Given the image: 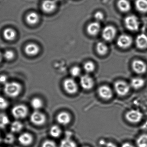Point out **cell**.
<instances>
[{
  "label": "cell",
  "instance_id": "obj_1",
  "mask_svg": "<svg viewBox=\"0 0 147 147\" xmlns=\"http://www.w3.org/2000/svg\"><path fill=\"white\" fill-rule=\"evenodd\" d=\"M4 85V92L9 97L16 98L21 93L22 86L18 82H7Z\"/></svg>",
  "mask_w": 147,
  "mask_h": 147
},
{
  "label": "cell",
  "instance_id": "obj_2",
  "mask_svg": "<svg viewBox=\"0 0 147 147\" xmlns=\"http://www.w3.org/2000/svg\"><path fill=\"white\" fill-rule=\"evenodd\" d=\"M28 108L24 105H18L13 107L11 113L13 117L17 119H23L26 117L28 114Z\"/></svg>",
  "mask_w": 147,
  "mask_h": 147
},
{
  "label": "cell",
  "instance_id": "obj_3",
  "mask_svg": "<svg viewBox=\"0 0 147 147\" xmlns=\"http://www.w3.org/2000/svg\"><path fill=\"white\" fill-rule=\"evenodd\" d=\"M114 89L117 94L120 96H124L129 92L130 86L125 82L118 81L114 84Z\"/></svg>",
  "mask_w": 147,
  "mask_h": 147
},
{
  "label": "cell",
  "instance_id": "obj_4",
  "mask_svg": "<svg viewBox=\"0 0 147 147\" xmlns=\"http://www.w3.org/2000/svg\"><path fill=\"white\" fill-rule=\"evenodd\" d=\"M125 25L126 28L131 31H136L139 28L138 19L134 15L127 16L125 19Z\"/></svg>",
  "mask_w": 147,
  "mask_h": 147
},
{
  "label": "cell",
  "instance_id": "obj_5",
  "mask_svg": "<svg viewBox=\"0 0 147 147\" xmlns=\"http://www.w3.org/2000/svg\"><path fill=\"white\" fill-rule=\"evenodd\" d=\"M30 120L35 125L40 126L44 124L46 122V116L42 113L35 111L31 115Z\"/></svg>",
  "mask_w": 147,
  "mask_h": 147
},
{
  "label": "cell",
  "instance_id": "obj_6",
  "mask_svg": "<svg viewBox=\"0 0 147 147\" xmlns=\"http://www.w3.org/2000/svg\"><path fill=\"white\" fill-rule=\"evenodd\" d=\"M142 113L138 110H130L125 114L126 119L129 122L133 123H139L142 120Z\"/></svg>",
  "mask_w": 147,
  "mask_h": 147
},
{
  "label": "cell",
  "instance_id": "obj_7",
  "mask_svg": "<svg viewBox=\"0 0 147 147\" xmlns=\"http://www.w3.org/2000/svg\"><path fill=\"white\" fill-rule=\"evenodd\" d=\"M63 87L65 91L69 94H74L77 92L78 87L74 80L72 79H67L64 81Z\"/></svg>",
  "mask_w": 147,
  "mask_h": 147
},
{
  "label": "cell",
  "instance_id": "obj_8",
  "mask_svg": "<svg viewBox=\"0 0 147 147\" xmlns=\"http://www.w3.org/2000/svg\"><path fill=\"white\" fill-rule=\"evenodd\" d=\"M117 33L116 29L111 26H106L102 31V36L106 41H112L115 38Z\"/></svg>",
  "mask_w": 147,
  "mask_h": 147
},
{
  "label": "cell",
  "instance_id": "obj_9",
  "mask_svg": "<svg viewBox=\"0 0 147 147\" xmlns=\"http://www.w3.org/2000/svg\"><path fill=\"white\" fill-rule=\"evenodd\" d=\"M132 68L135 73L142 74L147 71V67L145 63L141 60H136L132 63Z\"/></svg>",
  "mask_w": 147,
  "mask_h": 147
},
{
  "label": "cell",
  "instance_id": "obj_10",
  "mask_svg": "<svg viewBox=\"0 0 147 147\" xmlns=\"http://www.w3.org/2000/svg\"><path fill=\"white\" fill-rule=\"evenodd\" d=\"M132 42V38L127 35H122L118 38V46L122 49H127L131 45Z\"/></svg>",
  "mask_w": 147,
  "mask_h": 147
},
{
  "label": "cell",
  "instance_id": "obj_11",
  "mask_svg": "<svg viewBox=\"0 0 147 147\" xmlns=\"http://www.w3.org/2000/svg\"><path fill=\"white\" fill-rule=\"evenodd\" d=\"M80 83L82 87L87 90L92 89L94 85L93 80L88 75H85L81 77Z\"/></svg>",
  "mask_w": 147,
  "mask_h": 147
},
{
  "label": "cell",
  "instance_id": "obj_12",
  "mask_svg": "<svg viewBox=\"0 0 147 147\" xmlns=\"http://www.w3.org/2000/svg\"><path fill=\"white\" fill-rule=\"evenodd\" d=\"M98 94L100 98L106 100L111 98L113 96V92L111 89L107 86L100 87L98 89Z\"/></svg>",
  "mask_w": 147,
  "mask_h": 147
},
{
  "label": "cell",
  "instance_id": "obj_13",
  "mask_svg": "<svg viewBox=\"0 0 147 147\" xmlns=\"http://www.w3.org/2000/svg\"><path fill=\"white\" fill-rule=\"evenodd\" d=\"M20 143L25 146L30 145L33 141V138L31 134L27 132L21 134L18 137Z\"/></svg>",
  "mask_w": 147,
  "mask_h": 147
},
{
  "label": "cell",
  "instance_id": "obj_14",
  "mask_svg": "<svg viewBox=\"0 0 147 147\" xmlns=\"http://www.w3.org/2000/svg\"><path fill=\"white\" fill-rule=\"evenodd\" d=\"M56 8V3L54 0H45L42 4V9L48 13L52 12Z\"/></svg>",
  "mask_w": 147,
  "mask_h": 147
},
{
  "label": "cell",
  "instance_id": "obj_15",
  "mask_svg": "<svg viewBox=\"0 0 147 147\" xmlns=\"http://www.w3.org/2000/svg\"><path fill=\"white\" fill-rule=\"evenodd\" d=\"M71 118L70 115L66 112H62L57 115V120L59 123L66 125L70 123Z\"/></svg>",
  "mask_w": 147,
  "mask_h": 147
},
{
  "label": "cell",
  "instance_id": "obj_16",
  "mask_svg": "<svg viewBox=\"0 0 147 147\" xmlns=\"http://www.w3.org/2000/svg\"><path fill=\"white\" fill-rule=\"evenodd\" d=\"M100 30V26L98 22H94L90 23L87 28L88 33L92 36H95L99 32Z\"/></svg>",
  "mask_w": 147,
  "mask_h": 147
},
{
  "label": "cell",
  "instance_id": "obj_17",
  "mask_svg": "<svg viewBox=\"0 0 147 147\" xmlns=\"http://www.w3.org/2000/svg\"><path fill=\"white\" fill-rule=\"evenodd\" d=\"M136 45L138 49H144L147 48V36L141 34L137 37L136 40Z\"/></svg>",
  "mask_w": 147,
  "mask_h": 147
},
{
  "label": "cell",
  "instance_id": "obj_18",
  "mask_svg": "<svg viewBox=\"0 0 147 147\" xmlns=\"http://www.w3.org/2000/svg\"><path fill=\"white\" fill-rule=\"evenodd\" d=\"M25 51L28 55L35 56L37 55L39 52V48L35 44H30L26 46Z\"/></svg>",
  "mask_w": 147,
  "mask_h": 147
},
{
  "label": "cell",
  "instance_id": "obj_19",
  "mask_svg": "<svg viewBox=\"0 0 147 147\" xmlns=\"http://www.w3.org/2000/svg\"><path fill=\"white\" fill-rule=\"evenodd\" d=\"M117 6L119 10L123 12H127L131 9L130 4L127 0H119Z\"/></svg>",
  "mask_w": 147,
  "mask_h": 147
},
{
  "label": "cell",
  "instance_id": "obj_20",
  "mask_svg": "<svg viewBox=\"0 0 147 147\" xmlns=\"http://www.w3.org/2000/svg\"><path fill=\"white\" fill-rule=\"evenodd\" d=\"M135 5L138 11L140 12H147V0H136Z\"/></svg>",
  "mask_w": 147,
  "mask_h": 147
},
{
  "label": "cell",
  "instance_id": "obj_21",
  "mask_svg": "<svg viewBox=\"0 0 147 147\" xmlns=\"http://www.w3.org/2000/svg\"><path fill=\"white\" fill-rule=\"evenodd\" d=\"M145 81L144 79L141 78H133L131 81V86L135 89H138L142 88L144 86Z\"/></svg>",
  "mask_w": 147,
  "mask_h": 147
},
{
  "label": "cell",
  "instance_id": "obj_22",
  "mask_svg": "<svg viewBox=\"0 0 147 147\" xmlns=\"http://www.w3.org/2000/svg\"><path fill=\"white\" fill-rule=\"evenodd\" d=\"M4 37L8 41H12L16 37V32L14 30L11 28L5 29L4 31Z\"/></svg>",
  "mask_w": 147,
  "mask_h": 147
},
{
  "label": "cell",
  "instance_id": "obj_23",
  "mask_svg": "<svg viewBox=\"0 0 147 147\" xmlns=\"http://www.w3.org/2000/svg\"><path fill=\"white\" fill-rule=\"evenodd\" d=\"M26 19L27 23L30 24H36L39 20V16L36 13L31 12L28 14Z\"/></svg>",
  "mask_w": 147,
  "mask_h": 147
},
{
  "label": "cell",
  "instance_id": "obj_24",
  "mask_svg": "<svg viewBox=\"0 0 147 147\" xmlns=\"http://www.w3.org/2000/svg\"><path fill=\"white\" fill-rule=\"evenodd\" d=\"M24 125L20 121L16 120L11 124V130L13 133H18L22 130Z\"/></svg>",
  "mask_w": 147,
  "mask_h": 147
},
{
  "label": "cell",
  "instance_id": "obj_25",
  "mask_svg": "<svg viewBox=\"0 0 147 147\" xmlns=\"http://www.w3.org/2000/svg\"><path fill=\"white\" fill-rule=\"evenodd\" d=\"M97 52L100 55H105L108 51V47L102 42L98 43L96 46Z\"/></svg>",
  "mask_w": 147,
  "mask_h": 147
},
{
  "label": "cell",
  "instance_id": "obj_26",
  "mask_svg": "<svg viewBox=\"0 0 147 147\" xmlns=\"http://www.w3.org/2000/svg\"><path fill=\"white\" fill-rule=\"evenodd\" d=\"M60 147H77V145L70 137H66L62 140Z\"/></svg>",
  "mask_w": 147,
  "mask_h": 147
},
{
  "label": "cell",
  "instance_id": "obj_27",
  "mask_svg": "<svg viewBox=\"0 0 147 147\" xmlns=\"http://www.w3.org/2000/svg\"><path fill=\"white\" fill-rule=\"evenodd\" d=\"M31 105L33 109L37 110L41 109L43 105V103L41 99L38 98H35L32 100Z\"/></svg>",
  "mask_w": 147,
  "mask_h": 147
},
{
  "label": "cell",
  "instance_id": "obj_28",
  "mask_svg": "<svg viewBox=\"0 0 147 147\" xmlns=\"http://www.w3.org/2000/svg\"><path fill=\"white\" fill-rule=\"evenodd\" d=\"M138 147H147V134L141 135L137 139Z\"/></svg>",
  "mask_w": 147,
  "mask_h": 147
},
{
  "label": "cell",
  "instance_id": "obj_29",
  "mask_svg": "<svg viewBox=\"0 0 147 147\" xmlns=\"http://www.w3.org/2000/svg\"><path fill=\"white\" fill-rule=\"evenodd\" d=\"M10 123V119L5 113H0V129H4Z\"/></svg>",
  "mask_w": 147,
  "mask_h": 147
},
{
  "label": "cell",
  "instance_id": "obj_30",
  "mask_svg": "<svg viewBox=\"0 0 147 147\" xmlns=\"http://www.w3.org/2000/svg\"><path fill=\"white\" fill-rule=\"evenodd\" d=\"M62 131L61 128L57 125H53L50 130V134L51 136L58 138L61 134Z\"/></svg>",
  "mask_w": 147,
  "mask_h": 147
},
{
  "label": "cell",
  "instance_id": "obj_31",
  "mask_svg": "<svg viewBox=\"0 0 147 147\" xmlns=\"http://www.w3.org/2000/svg\"><path fill=\"white\" fill-rule=\"evenodd\" d=\"M84 69L87 73H92L95 69V65L92 62L88 61L86 62L84 64Z\"/></svg>",
  "mask_w": 147,
  "mask_h": 147
},
{
  "label": "cell",
  "instance_id": "obj_32",
  "mask_svg": "<svg viewBox=\"0 0 147 147\" xmlns=\"http://www.w3.org/2000/svg\"><path fill=\"white\" fill-rule=\"evenodd\" d=\"M15 139V138L14 135L12 133H9L6 135L4 139V141L7 144H11L14 142Z\"/></svg>",
  "mask_w": 147,
  "mask_h": 147
},
{
  "label": "cell",
  "instance_id": "obj_33",
  "mask_svg": "<svg viewBox=\"0 0 147 147\" xmlns=\"http://www.w3.org/2000/svg\"><path fill=\"white\" fill-rule=\"evenodd\" d=\"M81 73V69L80 67L77 66H75L71 68L70 74L74 77H77L80 75Z\"/></svg>",
  "mask_w": 147,
  "mask_h": 147
},
{
  "label": "cell",
  "instance_id": "obj_34",
  "mask_svg": "<svg viewBox=\"0 0 147 147\" xmlns=\"http://www.w3.org/2000/svg\"><path fill=\"white\" fill-rule=\"evenodd\" d=\"M8 101L3 97L0 96V109L5 110L8 107Z\"/></svg>",
  "mask_w": 147,
  "mask_h": 147
},
{
  "label": "cell",
  "instance_id": "obj_35",
  "mask_svg": "<svg viewBox=\"0 0 147 147\" xmlns=\"http://www.w3.org/2000/svg\"><path fill=\"white\" fill-rule=\"evenodd\" d=\"M3 57L6 60L11 61L14 57V54L11 51H7L4 53Z\"/></svg>",
  "mask_w": 147,
  "mask_h": 147
},
{
  "label": "cell",
  "instance_id": "obj_36",
  "mask_svg": "<svg viewBox=\"0 0 147 147\" xmlns=\"http://www.w3.org/2000/svg\"><path fill=\"white\" fill-rule=\"evenodd\" d=\"M42 147H57L55 142L51 140H46L43 143Z\"/></svg>",
  "mask_w": 147,
  "mask_h": 147
},
{
  "label": "cell",
  "instance_id": "obj_37",
  "mask_svg": "<svg viewBox=\"0 0 147 147\" xmlns=\"http://www.w3.org/2000/svg\"><path fill=\"white\" fill-rule=\"evenodd\" d=\"M94 18L97 21H101L104 19V14L100 11H98L94 15Z\"/></svg>",
  "mask_w": 147,
  "mask_h": 147
},
{
  "label": "cell",
  "instance_id": "obj_38",
  "mask_svg": "<svg viewBox=\"0 0 147 147\" xmlns=\"http://www.w3.org/2000/svg\"><path fill=\"white\" fill-rule=\"evenodd\" d=\"M7 76L5 75L0 76V83L2 84H5L7 83Z\"/></svg>",
  "mask_w": 147,
  "mask_h": 147
},
{
  "label": "cell",
  "instance_id": "obj_39",
  "mask_svg": "<svg viewBox=\"0 0 147 147\" xmlns=\"http://www.w3.org/2000/svg\"><path fill=\"white\" fill-rule=\"evenodd\" d=\"M105 147H117V146L113 143L109 142L106 143L105 145Z\"/></svg>",
  "mask_w": 147,
  "mask_h": 147
},
{
  "label": "cell",
  "instance_id": "obj_40",
  "mask_svg": "<svg viewBox=\"0 0 147 147\" xmlns=\"http://www.w3.org/2000/svg\"><path fill=\"white\" fill-rule=\"evenodd\" d=\"M134 147L132 144H130L129 143H125L122 144V147Z\"/></svg>",
  "mask_w": 147,
  "mask_h": 147
},
{
  "label": "cell",
  "instance_id": "obj_41",
  "mask_svg": "<svg viewBox=\"0 0 147 147\" xmlns=\"http://www.w3.org/2000/svg\"><path fill=\"white\" fill-rule=\"evenodd\" d=\"M100 144H101V145H105L106 143L105 142V141L104 140H102V141H100Z\"/></svg>",
  "mask_w": 147,
  "mask_h": 147
},
{
  "label": "cell",
  "instance_id": "obj_42",
  "mask_svg": "<svg viewBox=\"0 0 147 147\" xmlns=\"http://www.w3.org/2000/svg\"><path fill=\"white\" fill-rule=\"evenodd\" d=\"M2 57H3V55H2L1 53L0 52V63H1V61H2Z\"/></svg>",
  "mask_w": 147,
  "mask_h": 147
},
{
  "label": "cell",
  "instance_id": "obj_43",
  "mask_svg": "<svg viewBox=\"0 0 147 147\" xmlns=\"http://www.w3.org/2000/svg\"><path fill=\"white\" fill-rule=\"evenodd\" d=\"M2 138L1 136V135H0V142H1V141H2Z\"/></svg>",
  "mask_w": 147,
  "mask_h": 147
},
{
  "label": "cell",
  "instance_id": "obj_44",
  "mask_svg": "<svg viewBox=\"0 0 147 147\" xmlns=\"http://www.w3.org/2000/svg\"><path fill=\"white\" fill-rule=\"evenodd\" d=\"M88 147V146H85V147Z\"/></svg>",
  "mask_w": 147,
  "mask_h": 147
}]
</instances>
